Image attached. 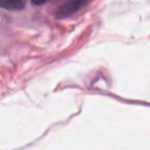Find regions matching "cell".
<instances>
[{"mask_svg": "<svg viewBox=\"0 0 150 150\" xmlns=\"http://www.w3.org/2000/svg\"><path fill=\"white\" fill-rule=\"evenodd\" d=\"M90 0H68L67 2H64L55 13L56 18L59 19H64L70 16L71 14L76 13L77 11H80L81 8H83L84 6H87V4Z\"/></svg>", "mask_w": 150, "mask_h": 150, "instance_id": "1", "label": "cell"}, {"mask_svg": "<svg viewBox=\"0 0 150 150\" xmlns=\"http://www.w3.org/2000/svg\"><path fill=\"white\" fill-rule=\"evenodd\" d=\"M26 5V0H0V8L7 11H19Z\"/></svg>", "mask_w": 150, "mask_h": 150, "instance_id": "2", "label": "cell"}, {"mask_svg": "<svg viewBox=\"0 0 150 150\" xmlns=\"http://www.w3.org/2000/svg\"><path fill=\"white\" fill-rule=\"evenodd\" d=\"M30 1H32L33 5H38V6H40V5H43L45 2H47V1H49V0H30Z\"/></svg>", "mask_w": 150, "mask_h": 150, "instance_id": "3", "label": "cell"}]
</instances>
